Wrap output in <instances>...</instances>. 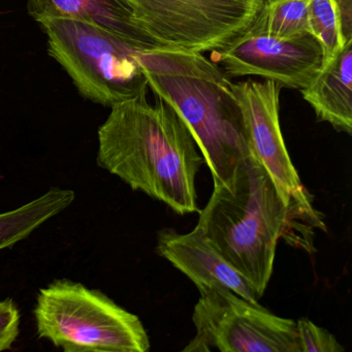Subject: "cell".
Returning <instances> with one entry per match:
<instances>
[{
    "instance_id": "1",
    "label": "cell",
    "mask_w": 352,
    "mask_h": 352,
    "mask_svg": "<svg viewBox=\"0 0 352 352\" xmlns=\"http://www.w3.org/2000/svg\"><path fill=\"white\" fill-rule=\"evenodd\" d=\"M199 153L180 115L162 98L150 104L147 92L111 107L98 129V166L180 215L199 211Z\"/></svg>"
},
{
    "instance_id": "2",
    "label": "cell",
    "mask_w": 352,
    "mask_h": 352,
    "mask_svg": "<svg viewBox=\"0 0 352 352\" xmlns=\"http://www.w3.org/2000/svg\"><path fill=\"white\" fill-rule=\"evenodd\" d=\"M142 65L148 88L186 123L214 185L230 188L252 150L228 77L201 53L164 47L145 51Z\"/></svg>"
},
{
    "instance_id": "3",
    "label": "cell",
    "mask_w": 352,
    "mask_h": 352,
    "mask_svg": "<svg viewBox=\"0 0 352 352\" xmlns=\"http://www.w3.org/2000/svg\"><path fill=\"white\" fill-rule=\"evenodd\" d=\"M294 217L252 153L230 188L214 185L197 226L261 298L273 274L278 241Z\"/></svg>"
},
{
    "instance_id": "4",
    "label": "cell",
    "mask_w": 352,
    "mask_h": 352,
    "mask_svg": "<svg viewBox=\"0 0 352 352\" xmlns=\"http://www.w3.org/2000/svg\"><path fill=\"white\" fill-rule=\"evenodd\" d=\"M38 23L48 38L49 55L86 100L112 107L147 92L141 60L147 49L87 21L56 18Z\"/></svg>"
},
{
    "instance_id": "5",
    "label": "cell",
    "mask_w": 352,
    "mask_h": 352,
    "mask_svg": "<svg viewBox=\"0 0 352 352\" xmlns=\"http://www.w3.org/2000/svg\"><path fill=\"white\" fill-rule=\"evenodd\" d=\"M38 337L65 352H146L149 337L137 315L100 290L56 280L38 292Z\"/></svg>"
},
{
    "instance_id": "6",
    "label": "cell",
    "mask_w": 352,
    "mask_h": 352,
    "mask_svg": "<svg viewBox=\"0 0 352 352\" xmlns=\"http://www.w3.org/2000/svg\"><path fill=\"white\" fill-rule=\"evenodd\" d=\"M140 28L160 47L217 51L244 34L265 0H123Z\"/></svg>"
},
{
    "instance_id": "7",
    "label": "cell",
    "mask_w": 352,
    "mask_h": 352,
    "mask_svg": "<svg viewBox=\"0 0 352 352\" xmlns=\"http://www.w3.org/2000/svg\"><path fill=\"white\" fill-rule=\"evenodd\" d=\"M195 336L184 352H300L296 322L277 316L228 288L199 289Z\"/></svg>"
},
{
    "instance_id": "8",
    "label": "cell",
    "mask_w": 352,
    "mask_h": 352,
    "mask_svg": "<svg viewBox=\"0 0 352 352\" xmlns=\"http://www.w3.org/2000/svg\"><path fill=\"white\" fill-rule=\"evenodd\" d=\"M230 88L242 112L253 155L269 173L294 215L312 219L310 197L290 160L280 126L281 86L273 80H247L232 83Z\"/></svg>"
},
{
    "instance_id": "9",
    "label": "cell",
    "mask_w": 352,
    "mask_h": 352,
    "mask_svg": "<svg viewBox=\"0 0 352 352\" xmlns=\"http://www.w3.org/2000/svg\"><path fill=\"white\" fill-rule=\"evenodd\" d=\"M212 63L221 65L226 77L257 76L282 88L308 87L322 67V49L311 34L290 40L245 32L220 50Z\"/></svg>"
},
{
    "instance_id": "10",
    "label": "cell",
    "mask_w": 352,
    "mask_h": 352,
    "mask_svg": "<svg viewBox=\"0 0 352 352\" xmlns=\"http://www.w3.org/2000/svg\"><path fill=\"white\" fill-rule=\"evenodd\" d=\"M156 251L186 275L197 289L228 288L248 302L261 305L252 286L220 254L199 226L187 234L164 230L158 236Z\"/></svg>"
},
{
    "instance_id": "11",
    "label": "cell",
    "mask_w": 352,
    "mask_h": 352,
    "mask_svg": "<svg viewBox=\"0 0 352 352\" xmlns=\"http://www.w3.org/2000/svg\"><path fill=\"white\" fill-rule=\"evenodd\" d=\"M28 11L36 22L56 18L81 20L142 48L160 47L138 26L123 0H28Z\"/></svg>"
},
{
    "instance_id": "12",
    "label": "cell",
    "mask_w": 352,
    "mask_h": 352,
    "mask_svg": "<svg viewBox=\"0 0 352 352\" xmlns=\"http://www.w3.org/2000/svg\"><path fill=\"white\" fill-rule=\"evenodd\" d=\"M317 120L341 133H352V40L320 69L312 83L300 90Z\"/></svg>"
},
{
    "instance_id": "13",
    "label": "cell",
    "mask_w": 352,
    "mask_h": 352,
    "mask_svg": "<svg viewBox=\"0 0 352 352\" xmlns=\"http://www.w3.org/2000/svg\"><path fill=\"white\" fill-rule=\"evenodd\" d=\"M75 199L76 193L71 189L53 187L17 209L0 213V250L28 238L41 226L69 208Z\"/></svg>"
},
{
    "instance_id": "14",
    "label": "cell",
    "mask_w": 352,
    "mask_h": 352,
    "mask_svg": "<svg viewBox=\"0 0 352 352\" xmlns=\"http://www.w3.org/2000/svg\"><path fill=\"white\" fill-rule=\"evenodd\" d=\"M312 0H265L247 32L290 40L309 32V6Z\"/></svg>"
},
{
    "instance_id": "15",
    "label": "cell",
    "mask_w": 352,
    "mask_h": 352,
    "mask_svg": "<svg viewBox=\"0 0 352 352\" xmlns=\"http://www.w3.org/2000/svg\"><path fill=\"white\" fill-rule=\"evenodd\" d=\"M309 32L318 41L322 49V67H327L348 41L352 40L344 24L339 0H312L309 6Z\"/></svg>"
},
{
    "instance_id": "16",
    "label": "cell",
    "mask_w": 352,
    "mask_h": 352,
    "mask_svg": "<svg viewBox=\"0 0 352 352\" xmlns=\"http://www.w3.org/2000/svg\"><path fill=\"white\" fill-rule=\"evenodd\" d=\"M300 352H342L344 347L327 329L308 319L296 321Z\"/></svg>"
},
{
    "instance_id": "17",
    "label": "cell",
    "mask_w": 352,
    "mask_h": 352,
    "mask_svg": "<svg viewBox=\"0 0 352 352\" xmlns=\"http://www.w3.org/2000/svg\"><path fill=\"white\" fill-rule=\"evenodd\" d=\"M20 333V312L13 300L0 308V351L10 349Z\"/></svg>"
},
{
    "instance_id": "18",
    "label": "cell",
    "mask_w": 352,
    "mask_h": 352,
    "mask_svg": "<svg viewBox=\"0 0 352 352\" xmlns=\"http://www.w3.org/2000/svg\"><path fill=\"white\" fill-rule=\"evenodd\" d=\"M3 304H5V300H3V302H0V308L3 306Z\"/></svg>"
}]
</instances>
